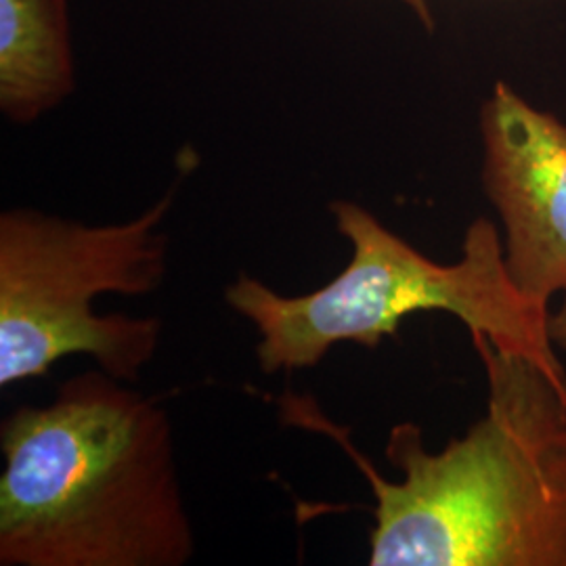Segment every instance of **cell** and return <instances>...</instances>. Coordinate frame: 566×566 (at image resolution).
<instances>
[{"label":"cell","instance_id":"6da1fadb","mask_svg":"<svg viewBox=\"0 0 566 566\" xmlns=\"http://www.w3.org/2000/svg\"><path fill=\"white\" fill-rule=\"evenodd\" d=\"M485 365L486 411L441 451L422 428H390L380 476L308 397L283 395V422L329 434L376 497L371 566H566V395L523 355L472 336Z\"/></svg>","mask_w":566,"mask_h":566},{"label":"cell","instance_id":"7a4b0ae2","mask_svg":"<svg viewBox=\"0 0 566 566\" xmlns=\"http://www.w3.org/2000/svg\"><path fill=\"white\" fill-rule=\"evenodd\" d=\"M0 565L182 566L196 533L168 411L102 367L0 426Z\"/></svg>","mask_w":566,"mask_h":566},{"label":"cell","instance_id":"3957f363","mask_svg":"<svg viewBox=\"0 0 566 566\" xmlns=\"http://www.w3.org/2000/svg\"><path fill=\"white\" fill-rule=\"evenodd\" d=\"M338 233L353 245L346 269L303 296H282L242 273L224 287L227 304L259 332L256 359L266 376L324 361L336 344L376 348L397 336L407 315L441 311L470 336L523 355L566 395V369L549 340V308L528 301L512 282L495 224L476 219L465 231L462 259L430 261L355 202H334Z\"/></svg>","mask_w":566,"mask_h":566},{"label":"cell","instance_id":"277c9868","mask_svg":"<svg viewBox=\"0 0 566 566\" xmlns=\"http://www.w3.org/2000/svg\"><path fill=\"white\" fill-rule=\"evenodd\" d=\"M172 191L126 223L86 224L30 208L0 217V386L46 376L72 357L135 385L163 340L158 317L97 315L103 294L139 298L168 271Z\"/></svg>","mask_w":566,"mask_h":566},{"label":"cell","instance_id":"5b68a950","mask_svg":"<svg viewBox=\"0 0 566 566\" xmlns=\"http://www.w3.org/2000/svg\"><path fill=\"white\" fill-rule=\"evenodd\" d=\"M483 185L497 210L518 292L547 308L566 290V124L506 82L481 109Z\"/></svg>","mask_w":566,"mask_h":566},{"label":"cell","instance_id":"8992f818","mask_svg":"<svg viewBox=\"0 0 566 566\" xmlns=\"http://www.w3.org/2000/svg\"><path fill=\"white\" fill-rule=\"evenodd\" d=\"M74 88L63 0H0V107L34 122Z\"/></svg>","mask_w":566,"mask_h":566},{"label":"cell","instance_id":"52a82bcc","mask_svg":"<svg viewBox=\"0 0 566 566\" xmlns=\"http://www.w3.org/2000/svg\"><path fill=\"white\" fill-rule=\"evenodd\" d=\"M565 298L563 304L549 313V319H547V332H549V340L554 346L558 348H565L566 350V290L563 292Z\"/></svg>","mask_w":566,"mask_h":566},{"label":"cell","instance_id":"ba28073f","mask_svg":"<svg viewBox=\"0 0 566 566\" xmlns=\"http://www.w3.org/2000/svg\"><path fill=\"white\" fill-rule=\"evenodd\" d=\"M403 2L418 13V18L424 21L426 25L432 23V13H430V7H428V0H403Z\"/></svg>","mask_w":566,"mask_h":566}]
</instances>
